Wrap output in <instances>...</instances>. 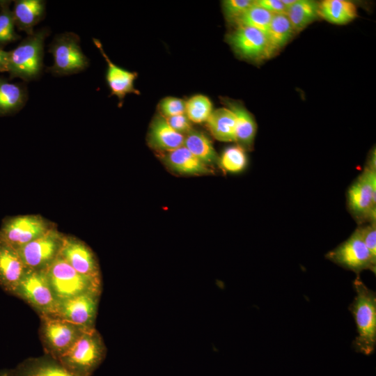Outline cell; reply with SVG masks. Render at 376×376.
<instances>
[{"label":"cell","instance_id":"18","mask_svg":"<svg viewBox=\"0 0 376 376\" xmlns=\"http://www.w3.org/2000/svg\"><path fill=\"white\" fill-rule=\"evenodd\" d=\"M163 159L172 171L178 174L196 175L212 172L209 165L198 159L184 146L166 152Z\"/></svg>","mask_w":376,"mask_h":376},{"label":"cell","instance_id":"21","mask_svg":"<svg viewBox=\"0 0 376 376\" xmlns=\"http://www.w3.org/2000/svg\"><path fill=\"white\" fill-rule=\"evenodd\" d=\"M15 24L27 35L32 34L33 27L43 18L45 1L42 0H17L13 10Z\"/></svg>","mask_w":376,"mask_h":376},{"label":"cell","instance_id":"1","mask_svg":"<svg viewBox=\"0 0 376 376\" xmlns=\"http://www.w3.org/2000/svg\"><path fill=\"white\" fill-rule=\"evenodd\" d=\"M356 295L349 306L357 328L352 341L355 352L369 356L376 347V293L368 288L359 276L353 282Z\"/></svg>","mask_w":376,"mask_h":376},{"label":"cell","instance_id":"28","mask_svg":"<svg viewBox=\"0 0 376 376\" xmlns=\"http://www.w3.org/2000/svg\"><path fill=\"white\" fill-rule=\"evenodd\" d=\"M274 14L255 3L235 22L237 26H247L265 33Z\"/></svg>","mask_w":376,"mask_h":376},{"label":"cell","instance_id":"4","mask_svg":"<svg viewBox=\"0 0 376 376\" xmlns=\"http://www.w3.org/2000/svg\"><path fill=\"white\" fill-rule=\"evenodd\" d=\"M45 271L59 301L86 292H101V280L79 274L59 255Z\"/></svg>","mask_w":376,"mask_h":376},{"label":"cell","instance_id":"13","mask_svg":"<svg viewBox=\"0 0 376 376\" xmlns=\"http://www.w3.org/2000/svg\"><path fill=\"white\" fill-rule=\"evenodd\" d=\"M228 41L242 57L258 61L271 56L263 31L247 26H237L228 36Z\"/></svg>","mask_w":376,"mask_h":376},{"label":"cell","instance_id":"33","mask_svg":"<svg viewBox=\"0 0 376 376\" xmlns=\"http://www.w3.org/2000/svg\"><path fill=\"white\" fill-rule=\"evenodd\" d=\"M159 110L165 118L185 113V101L175 97H165L159 103Z\"/></svg>","mask_w":376,"mask_h":376},{"label":"cell","instance_id":"27","mask_svg":"<svg viewBox=\"0 0 376 376\" xmlns=\"http://www.w3.org/2000/svg\"><path fill=\"white\" fill-rule=\"evenodd\" d=\"M319 3L311 0H297L288 8L285 14L295 31H299L313 22L319 15Z\"/></svg>","mask_w":376,"mask_h":376},{"label":"cell","instance_id":"39","mask_svg":"<svg viewBox=\"0 0 376 376\" xmlns=\"http://www.w3.org/2000/svg\"><path fill=\"white\" fill-rule=\"evenodd\" d=\"M0 376H10L8 374L7 371L6 372H1L0 373Z\"/></svg>","mask_w":376,"mask_h":376},{"label":"cell","instance_id":"8","mask_svg":"<svg viewBox=\"0 0 376 376\" xmlns=\"http://www.w3.org/2000/svg\"><path fill=\"white\" fill-rule=\"evenodd\" d=\"M40 335L48 356L58 359L86 329L58 318L42 316Z\"/></svg>","mask_w":376,"mask_h":376},{"label":"cell","instance_id":"20","mask_svg":"<svg viewBox=\"0 0 376 376\" xmlns=\"http://www.w3.org/2000/svg\"><path fill=\"white\" fill-rule=\"evenodd\" d=\"M225 104L235 118V142L244 150L251 149L257 129L253 116L240 103L226 100Z\"/></svg>","mask_w":376,"mask_h":376},{"label":"cell","instance_id":"5","mask_svg":"<svg viewBox=\"0 0 376 376\" xmlns=\"http://www.w3.org/2000/svg\"><path fill=\"white\" fill-rule=\"evenodd\" d=\"M26 301L40 315L56 317L57 299L44 270L27 269L15 294Z\"/></svg>","mask_w":376,"mask_h":376},{"label":"cell","instance_id":"37","mask_svg":"<svg viewBox=\"0 0 376 376\" xmlns=\"http://www.w3.org/2000/svg\"><path fill=\"white\" fill-rule=\"evenodd\" d=\"M9 61V52L0 48V72H8Z\"/></svg>","mask_w":376,"mask_h":376},{"label":"cell","instance_id":"19","mask_svg":"<svg viewBox=\"0 0 376 376\" xmlns=\"http://www.w3.org/2000/svg\"><path fill=\"white\" fill-rule=\"evenodd\" d=\"M7 373L10 376H75L49 356L26 359Z\"/></svg>","mask_w":376,"mask_h":376},{"label":"cell","instance_id":"9","mask_svg":"<svg viewBox=\"0 0 376 376\" xmlns=\"http://www.w3.org/2000/svg\"><path fill=\"white\" fill-rule=\"evenodd\" d=\"M325 257L340 267L354 272L357 276L367 269L375 274L376 272V259L372 256L357 229L347 240L328 252Z\"/></svg>","mask_w":376,"mask_h":376},{"label":"cell","instance_id":"15","mask_svg":"<svg viewBox=\"0 0 376 376\" xmlns=\"http://www.w3.org/2000/svg\"><path fill=\"white\" fill-rule=\"evenodd\" d=\"M26 271L18 251L0 242V285L14 295Z\"/></svg>","mask_w":376,"mask_h":376},{"label":"cell","instance_id":"12","mask_svg":"<svg viewBox=\"0 0 376 376\" xmlns=\"http://www.w3.org/2000/svg\"><path fill=\"white\" fill-rule=\"evenodd\" d=\"M100 292H91L59 301L58 318L84 328H94Z\"/></svg>","mask_w":376,"mask_h":376},{"label":"cell","instance_id":"38","mask_svg":"<svg viewBox=\"0 0 376 376\" xmlns=\"http://www.w3.org/2000/svg\"><path fill=\"white\" fill-rule=\"evenodd\" d=\"M297 0H281L282 3L286 8V10L290 8L291 6H292Z\"/></svg>","mask_w":376,"mask_h":376},{"label":"cell","instance_id":"22","mask_svg":"<svg viewBox=\"0 0 376 376\" xmlns=\"http://www.w3.org/2000/svg\"><path fill=\"white\" fill-rule=\"evenodd\" d=\"M206 123L211 134L217 140L235 141V118L229 109L219 108L212 111Z\"/></svg>","mask_w":376,"mask_h":376},{"label":"cell","instance_id":"35","mask_svg":"<svg viewBox=\"0 0 376 376\" xmlns=\"http://www.w3.org/2000/svg\"><path fill=\"white\" fill-rule=\"evenodd\" d=\"M169 125L177 132L186 135L191 129V121L185 113L166 118Z\"/></svg>","mask_w":376,"mask_h":376},{"label":"cell","instance_id":"24","mask_svg":"<svg viewBox=\"0 0 376 376\" xmlns=\"http://www.w3.org/2000/svg\"><path fill=\"white\" fill-rule=\"evenodd\" d=\"M26 100L27 91L24 86L0 78V116L18 111Z\"/></svg>","mask_w":376,"mask_h":376},{"label":"cell","instance_id":"32","mask_svg":"<svg viewBox=\"0 0 376 376\" xmlns=\"http://www.w3.org/2000/svg\"><path fill=\"white\" fill-rule=\"evenodd\" d=\"M253 3L254 1L251 0L224 1L222 7L226 19L235 23Z\"/></svg>","mask_w":376,"mask_h":376},{"label":"cell","instance_id":"16","mask_svg":"<svg viewBox=\"0 0 376 376\" xmlns=\"http://www.w3.org/2000/svg\"><path fill=\"white\" fill-rule=\"evenodd\" d=\"M96 47L100 50L107 63L106 79L111 91V95H116L121 106L123 100L128 93L139 94L134 82L137 74L128 71L114 64L105 54L99 40L93 38Z\"/></svg>","mask_w":376,"mask_h":376},{"label":"cell","instance_id":"6","mask_svg":"<svg viewBox=\"0 0 376 376\" xmlns=\"http://www.w3.org/2000/svg\"><path fill=\"white\" fill-rule=\"evenodd\" d=\"M375 152L363 173L352 183L347 192L351 213L358 221L375 222L376 217Z\"/></svg>","mask_w":376,"mask_h":376},{"label":"cell","instance_id":"29","mask_svg":"<svg viewBox=\"0 0 376 376\" xmlns=\"http://www.w3.org/2000/svg\"><path fill=\"white\" fill-rule=\"evenodd\" d=\"M210 99L203 95H196L185 102V114L191 122H206L212 112Z\"/></svg>","mask_w":376,"mask_h":376},{"label":"cell","instance_id":"26","mask_svg":"<svg viewBox=\"0 0 376 376\" xmlns=\"http://www.w3.org/2000/svg\"><path fill=\"white\" fill-rule=\"evenodd\" d=\"M183 146L209 166L219 160L211 141L202 132L191 130L185 135Z\"/></svg>","mask_w":376,"mask_h":376},{"label":"cell","instance_id":"2","mask_svg":"<svg viewBox=\"0 0 376 376\" xmlns=\"http://www.w3.org/2000/svg\"><path fill=\"white\" fill-rule=\"evenodd\" d=\"M105 354L106 347L101 336L95 328H89L56 360L75 376H91Z\"/></svg>","mask_w":376,"mask_h":376},{"label":"cell","instance_id":"31","mask_svg":"<svg viewBox=\"0 0 376 376\" xmlns=\"http://www.w3.org/2000/svg\"><path fill=\"white\" fill-rule=\"evenodd\" d=\"M15 19L10 1H0V45H5L19 38L15 31Z\"/></svg>","mask_w":376,"mask_h":376},{"label":"cell","instance_id":"10","mask_svg":"<svg viewBox=\"0 0 376 376\" xmlns=\"http://www.w3.org/2000/svg\"><path fill=\"white\" fill-rule=\"evenodd\" d=\"M39 215H21L5 220L0 229V242L17 250L52 228Z\"/></svg>","mask_w":376,"mask_h":376},{"label":"cell","instance_id":"14","mask_svg":"<svg viewBox=\"0 0 376 376\" xmlns=\"http://www.w3.org/2000/svg\"><path fill=\"white\" fill-rule=\"evenodd\" d=\"M58 255L79 274L93 279L101 280L96 258L83 242L63 235Z\"/></svg>","mask_w":376,"mask_h":376},{"label":"cell","instance_id":"34","mask_svg":"<svg viewBox=\"0 0 376 376\" xmlns=\"http://www.w3.org/2000/svg\"><path fill=\"white\" fill-rule=\"evenodd\" d=\"M361 239L369 250L372 256L376 259V225L370 222L368 225L357 228Z\"/></svg>","mask_w":376,"mask_h":376},{"label":"cell","instance_id":"11","mask_svg":"<svg viewBox=\"0 0 376 376\" xmlns=\"http://www.w3.org/2000/svg\"><path fill=\"white\" fill-rule=\"evenodd\" d=\"M63 235L54 227L17 251L27 269L44 270L58 256Z\"/></svg>","mask_w":376,"mask_h":376},{"label":"cell","instance_id":"30","mask_svg":"<svg viewBox=\"0 0 376 376\" xmlns=\"http://www.w3.org/2000/svg\"><path fill=\"white\" fill-rule=\"evenodd\" d=\"M221 168L228 173H239L243 171L247 164L245 150L239 146L227 148L219 158Z\"/></svg>","mask_w":376,"mask_h":376},{"label":"cell","instance_id":"17","mask_svg":"<svg viewBox=\"0 0 376 376\" xmlns=\"http://www.w3.org/2000/svg\"><path fill=\"white\" fill-rule=\"evenodd\" d=\"M184 139L185 136L175 132L162 115L152 120L148 132V143L154 149L170 152L183 146Z\"/></svg>","mask_w":376,"mask_h":376},{"label":"cell","instance_id":"25","mask_svg":"<svg viewBox=\"0 0 376 376\" xmlns=\"http://www.w3.org/2000/svg\"><path fill=\"white\" fill-rule=\"evenodd\" d=\"M318 14L327 21L344 24L357 15V8L351 1L345 0H325L318 4Z\"/></svg>","mask_w":376,"mask_h":376},{"label":"cell","instance_id":"7","mask_svg":"<svg viewBox=\"0 0 376 376\" xmlns=\"http://www.w3.org/2000/svg\"><path fill=\"white\" fill-rule=\"evenodd\" d=\"M49 52L54 57V63L47 70L54 75L79 73L88 66V59L80 46V38L75 33L65 32L56 36L49 45Z\"/></svg>","mask_w":376,"mask_h":376},{"label":"cell","instance_id":"3","mask_svg":"<svg viewBox=\"0 0 376 376\" xmlns=\"http://www.w3.org/2000/svg\"><path fill=\"white\" fill-rule=\"evenodd\" d=\"M48 34L47 29L33 32L9 52L8 72L11 78L30 81L40 75L43 66L44 43Z\"/></svg>","mask_w":376,"mask_h":376},{"label":"cell","instance_id":"23","mask_svg":"<svg viewBox=\"0 0 376 376\" xmlns=\"http://www.w3.org/2000/svg\"><path fill=\"white\" fill-rule=\"evenodd\" d=\"M295 32L285 13L274 14L265 33L271 56L290 40Z\"/></svg>","mask_w":376,"mask_h":376},{"label":"cell","instance_id":"36","mask_svg":"<svg viewBox=\"0 0 376 376\" xmlns=\"http://www.w3.org/2000/svg\"><path fill=\"white\" fill-rule=\"evenodd\" d=\"M255 3L273 14L285 13L287 10L281 0H258Z\"/></svg>","mask_w":376,"mask_h":376}]
</instances>
